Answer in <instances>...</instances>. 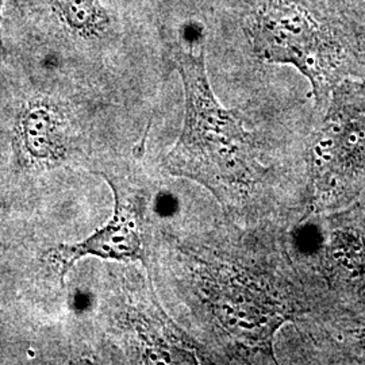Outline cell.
Here are the masks:
<instances>
[{
  "label": "cell",
  "mask_w": 365,
  "mask_h": 365,
  "mask_svg": "<svg viewBox=\"0 0 365 365\" xmlns=\"http://www.w3.org/2000/svg\"><path fill=\"white\" fill-rule=\"evenodd\" d=\"M170 56L182 78L184 118L164 168L200 184L226 212L237 214L268 178L260 146L238 113L225 108L214 95L206 71V33L182 27Z\"/></svg>",
  "instance_id": "cell-1"
},
{
  "label": "cell",
  "mask_w": 365,
  "mask_h": 365,
  "mask_svg": "<svg viewBox=\"0 0 365 365\" xmlns=\"http://www.w3.org/2000/svg\"><path fill=\"white\" fill-rule=\"evenodd\" d=\"M192 261L197 312L220 344L237 357L274 361L277 330L306 314L294 284L249 252H214L200 245Z\"/></svg>",
  "instance_id": "cell-2"
},
{
  "label": "cell",
  "mask_w": 365,
  "mask_h": 365,
  "mask_svg": "<svg viewBox=\"0 0 365 365\" xmlns=\"http://www.w3.org/2000/svg\"><path fill=\"white\" fill-rule=\"evenodd\" d=\"M242 30L261 61L292 66L310 81L318 107L349 71L344 46L303 0H257Z\"/></svg>",
  "instance_id": "cell-3"
},
{
  "label": "cell",
  "mask_w": 365,
  "mask_h": 365,
  "mask_svg": "<svg viewBox=\"0 0 365 365\" xmlns=\"http://www.w3.org/2000/svg\"><path fill=\"white\" fill-rule=\"evenodd\" d=\"M310 206L315 215L345 209L365 188V83L342 78L307 148Z\"/></svg>",
  "instance_id": "cell-4"
},
{
  "label": "cell",
  "mask_w": 365,
  "mask_h": 365,
  "mask_svg": "<svg viewBox=\"0 0 365 365\" xmlns=\"http://www.w3.org/2000/svg\"><path fill=\"white\" fill-rule=\"evenodd\" d=\"M114 192V215L105 226L78 244H61L51 250L58 267L61 287L66 276L80 259L95 256L105 260L143 261L146 264L148 191L125 178L98 172Z\"/></svg>",
  "instance_id": "cell-5"
},
{
  "label": "cell",
  "mask_w": 365,
  "mask_h": 365,
  "mask_svg": "<svg viewBox=\"0 0 365 365\" xmlns=\"http://www.w3.org/2000/svg\"><path fill=\"white\" fill-rule=\"evenodd\" d=\"M324 220L318 271L339 299L365 312V207L356 205Z\"/></svg>",
  "instance_id": "cell-6"
},
{
  "label": "cell",
  "mask_w": 365,
  "mask_h": 365,
  "mask_svg": "<svg viewBox=\"0 0 365 365\" xmlns=\"http://www.w3.org/2000/svg\"><path fill=\"white\" fill-rule=\"evenodd\" d=\"M61 115L56 106L36 101L29 103L18 118V137L33 156L51 157L61 148L58 144Z\"/></svg>",
  "instance_id": "cell-7"
},
{
  "label": "cell",
  "mask_w": 365,
  "mask_h": 365,
  "mask_svg": "<svg viewBox=\"0 0 365 365\" xmlns=\"http://www.w3.org/2000/svg\"><path fill=\"white\" fill-rule=\"evenodd\" d=\"M64 31L81 39H101L111 30V16L99 0H46Z\"/></svg>",
  "instance_id": "cell-8"
},
{
  "label": "cell",
  "mask_w": 365,
  "mask_h": 365,
  "mask_svg": "<svg viewBox=\"0 0 365 365\" xmlns=\"http://www.w3.org/2000/svg\"><path fill=\"white\" fill-rule=\"evenodd\" d=\"M7 0H0V54L4 53V43H3V10H4V4Z\"/></svg>",
  "instance_id": "cell-9"
}]
</instances>
